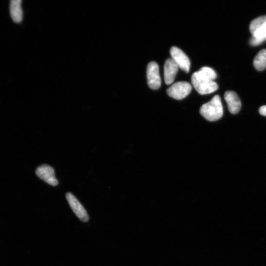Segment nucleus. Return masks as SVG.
Listing matches in <instances>:
<instances>
[{"label":"nucleus","mask_w":266,"mask_h":266,"mask_svg":"<svg viewBox=\"0 0 266 266\" xmlns=\"http://www.w3.org/2000/svg\"><path fill=\"white\" fill-rule=\"evenodd\" d=\"M200 113L202 116L209 121L219 120L224 114V109L221 98L218 95L201 108Z\"/></svg>","instance_id":"nucleus-1"},{"label":"nucleus","mask_w":266,"mask_h":266,"mask_svg":"<svg viewBox=\"0 0 266 266\" xmlns=\"http://www.w3.org/2000/svg\"><path fill=\"white\" fill-rule=\"evenodd\" d=\"M191 81L196 91L201 95L212 94L218 88V85L215 81L203 77L197 72L192 75Z\"/></svg>","instance_id":"nucleus-2"},{"label":"nucleus","mask_w":266,"mask_h":266,"mask_svg":"<svg viewBox=\"0 0 266 266\" xmlns=\"http://www.w3.org/2000/svg\"><path fill=\"white\" fill-rule=\"evenodd\" d=\"M191 85L188 82L180 81L173 84L167 90L168 95L176 100H182L191 92Z\"/></svg>","instance_id":"nucleus-3"},{"label":"nucleus","mask_w":266,"mask_h":266,"mask_svg":"<svg viewBox=\"0 0 266 266\" xmlns=\"http://www.w3.org/2000/svg\"><path fill=\"white\" fill-rule=\"evenodd\" d=\"M147 79L149 87L153 90H157L161 85L159 66L155 62H150L147 67Z\"/></svg>","instance_id":"nucleus-4"},{"label":"nucleus","mask_w":266,"mask_h":266,"mask_svg":"<svg viewBox=\"0 0 266 266\" xmlns=\"http://www.w3.org/2000/svg\"><path fill=\"white\" fill-rule=\"evenodd\" d=\"M36 174L40 179L48 184L56 187L58 184L56 178L54 169L48 165H42L38 167L36 171Z\"/></svg>","instance_id":"nucleus-5"},{"label":"nucleus","mask_w":266,"mask_h":266,"mask_svg":"<svg viewBox=\"0 0 266 266\" xmlns=\"http://www.w3.org/2000/svg\"><path fill=\"white\" fill-rule=\"evenodd\" d=\"M170 54L171 59L175 62L179 68L188 73L190 68V61L188 56L178 48L173 47L171 48Z\"/></svg>","instance_id":"nucleus-6"},{"label":"nucleus","mask_w":266,"mask_h":266,"mask_svg":"<svg viewBox=\"0 0 266 266\" xmlns=\"http://www.w3.org/2000/svg\"><path fill=\"white\" fill-rule=\"evenodd\" d=\"M253 37L266 40V16L254 19L249 26Z\"/></svg>","instance_id":"nucleus-7"},{"label":"nucleus","mask_w":266,"mask_h":266,"mask_svg":"<svg viewBox=\"0 0 266 266\" xmlns=\"http://www.w3.org/2000/svg\"><path fill=\"white\" fill-rule=\"evenodd\" d=\"M66 198L71 209L77 217L85 223L87 222L89 220L87 212L76 198L71 193H67Z\"/></svg>","instance_id":"nucleus-8"},{"label":"nucleus","mask_w":266,"mask_h":266,"mask_svg":"<svg viewBox=\"0 0 266 266\" xmlns=\"http://www.w3.org/2000/svg\"><path fill=\"white\" fill-rule=\"evenodd\" d=\"M179 67L171 59H167L164 64V79L166 84H171L175 77Z\"/></svg>","instance_id":"nucleus-9"},{"label":"nucleus","mask_w":266,"mask_h":266,"mask_svg":"<svg viewBox=\"0 0 266 266\" xmlns=\"http://www.w3.org/2000/svg\"><path fill=\"white\" fill-rule=\"evenodd\" d=\"M225 99L228 104L229 112L232 114H237L241 110L242 104L238 95L232 91L227 92Z\"/></svg>","instance_id":"nucleus-10"},{"label":"nucleus","mask_w":266,"mask_h":266,"mask_svg":"<svg viewBox=\"0 0 266 266\" xmlns=\"http://www.w3.org/2000/svg\"><path fill=\"white\" fill-rule=\"evenodd\" d=\"M21 3V0H13L11 2V16L14 21L16 23H19L23 19V15Z\"/></svg>","instance_id":"nucleus-11"},{"label":"nucleus","mask_w":266,"mask_h":266,"mask_svg":"<svg viewBox=\"0 0 266 266\" xmlns=\"http://www.w3.org/2000/svg\"><path fill=\"white\" fill-rule=\"evenodd\" d=\"M253 65L259 71H262L266 68V50L260 51L254 58Z\"/></svg>","instance_id":"nucleus-12"},{"label":"nucleus","mask_w":266,"mask_h":266,"mask_svg":"<svg viewBox=\"0 0 266 266\" xmlns=\"http://www.w3.org/2000/svg\"><path fill=\"white\" fill-rule=\"evenodd\" d=\"M197 72L203 77L210 81H214L217 77V75L215 71L208 67H202Z\"/></svg>","instance_id":"nucleus-13"},{"label":"nucleus","mask_w":266,"mask_h":266,"mask_svg":"<svg viewBox=\"0 0 266 266\" xmlns=\"http://www.w3.org/2000/svg\"><path fill=\"white\" fill-rule=\"evenodd\" d=\"M266 40L264 39L258 38L252 36L249 40V43L252 46H257L259 45L260 44Z\"/></svg>","instance_id":"nucleus-14"},{"label":"nucleus","mask_w":266,"mask_h":266,"mask_svg":"<svg viewBox=\"0 0 266 266\" xmlns=\"http://www.w3.org/2000/svg\"><path fill=\"white\" fill-rule=\"evenodd\" d=\"M259 113L261 115L266 116V106H263L260 108Z\"/></svg>","instance_id":"nucleus-15"}]
</instances>
